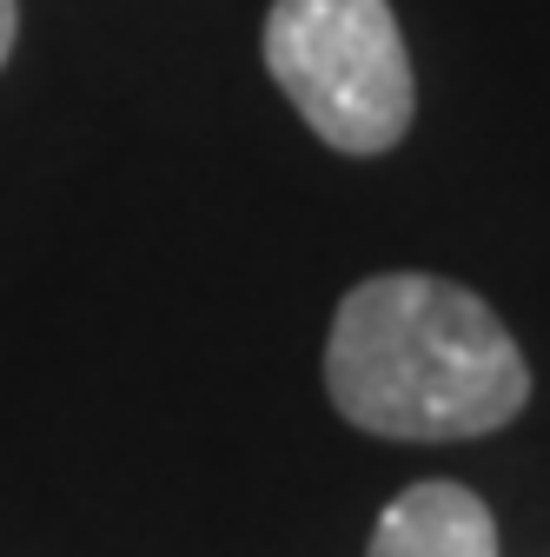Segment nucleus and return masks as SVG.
Masks as SVG:
<instances>
[{
	"instance_id": "obj_1",
	"label": "nucleus",
	"mask_w": 550,
	"mask_h": 557,
	"mask_svg": "<svg viewBox=\"0 0 550 557\" xmlns=\"http://www.w3.org/2000/svg\"><path fill=\"white\" fill-rule=\"evenodd\" d=\"M338 418L398 445L485 438L530 405V366L511 325L471 286L432 272H378L338 299L325 338Z\"/></svg>"
},
{
	"instance_id": "obj_2",
	"label": "nucleus",
	"mask_w": 550,
	"mask_h": 557,
	"mask_svg": "<svg viewBox=\"0 0 550 557\" xmlns=\"http://www.w3.org/2000/svg\"><path fill=\"white\" fill-rule=\"evenodd\" d=\"M265 66L332 153H391L411 113V53L391 0H272Z\"/></svg>"
},
{
	"instance_id": "obj_4",
	"label": "nucleus",
	"mask_w": 550,
	"mask_h": 557,
	"mask_svg": "<svg viewBox=\"0 0 550 557\" xmlns=\"http://www.w3.org/2000/svg\"><path fill=\"white\" fill-rule=\"evenodd\" d=\"M14 34H21V8L0 0V66H8V53H14Z\"/></svg>"
},
{
	"instance_id": "obj_3",
	"label": "nucleus",
	"mask_w": 550,
	"mask_h": 557,
	"mask_svg": "<svg viewBox=\"0 0 550 557\" xmlns=\"http://www.w3.org/2000/svg\"><path fill=\"white\" fill-rule=\"evenodd\" d=\"M365 557H498V518L464 484L425 478L378 511Z\"/></svg>"
}]
</instances>
